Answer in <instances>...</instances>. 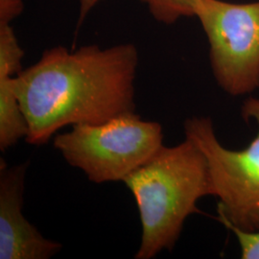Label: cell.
<instances>
[{
  "label": "cell",
  "instance_id": "cell-1",
  "mask_svg": "<svg viewBox=\"0 0 259 259\" xmlns=\"http://www.w3.org/2000/svg\"><path fill=\"white\" fill-rule=\"evenodd\" d=\"M138 65L139 52L132 44L46 50L13 78L27 122L26 142L42 145L65 126L98 125L136 112Z\"/></svg>",
  "mask_w": 259,
  "mask_h": 259
},
{
  "label": "cell",
  "instance_id": "cell-2",
  "mask_svg": "<svg viewBox=\"0 0 259 259\" xmlns=\"http://www.w3.org/2000/svg\"><path fill=\"white\" fill-rule=\"evenodd\" d=\"M123 183L136 200L141 222L136 259H152L172 250L185 220L199 211L198 201L213 196L206 157L186 138L176 146H162Z\"/></svg>",
  "mask_w": 259,
  "mask_h": 259
},
{
  "label": "cell",
  "instance_id": "cell-3",
  "mask_svg": "<svg viewBox=\"0 0 259 259\" xmlns=\"http://www.w3.org/2000/svg\"><path fill=\"white\" fill-rule=\"evenodd\" d=\"M159 123L136 112L98 125L78 124L57 135L53 145L70 166L95 184L123 182L163 146Z\"/></svg>",
  "mask_w": 259,
  "mask_h": 259
},
{
  "label": "cell",
  "instance_id": "cell-4",
  "mask_svg": "<svg viewBox=\"0 0 259 259\" xmlns=\"http://www.w3.org/2000/svg\"><path fill=\"white\" fill-rule=\"evenodd\" d=\"M242 110L244 119L254 118L259 126V99L250 98ZM184 127L185 138L206 157L223 223L243 232H259V129L248 147L233 151L220 143L210 117L187 118Z\"/></svg>",
  "mask_w": 259,
  "mask_h": 259
},
{
  "label": "cell",
  "instance_id": "cell-5",
  "mask_svg": "<svg viewBox=\"0 0 259 259\" xmlns=\"http://www.w3.org/2000/svg\"><path fill=\"white\" fill-rule=\"evenodd\" d=\"M195 17L208 38L218 84L232 96L259 88V2L233 4L201 0Z\"/></svg>",
  "mask_w": 259,
  "mask_h": 259
},
{
  "label": "cell",
  "instance_id": "cell-6",
  "mask_svg": "<svg viewBox=\"0 0 259 259\" xmlns=\"http://www.w3.org/2000/svg\"><path fill=\"white\" fill-rule=\"evenodd\" d=\"M0 259H49L63 246L46 238L23 215V193L29 162L0 164Z\"/></svg>",
  "mask_w": 259,
  "mask_h": 259
},
{
  "label": "cell",
  "instance_id": "cell-7",
  "mask_svg": "<svg viewBox=\"0 0 259 259\" xmlns=\"http://www.w3.org/2000/svg\"><path fill=\"white\" fill-rule=\"evenodd\" d=\"M13 78L0 76V150L6 151L27 137L28 125L13 88Z\"/></svg>",
  "mask_w": 259,
  "mask_h": 259
},
{
  "label": "cell",
  "instance_id": "cell-8",
  "mask_svg": "<svg viewBox=\"0 0 259 259\" xmlns=\"http://www.w3.org/2000/svg\"><path fill=\"white\" fill-rule=\"evenodd\" d=\"M24 52L10 24L0 25V76L15 77L22 70Z\"/></svg>",
  "mask_w": 259,
  "mask_h": 259
},
{
  "label": "cell",
  "instance_id": "cell-9",
  "mask_svg": "<svg viewBox=\"0 0 259 259\" xmlns=\"http://www.w3.org/2000/svg\"><path fill=\"white\" fill-rule=\"evenodd\" d=\"M152 16L164 24L175 23L183 17H195L201 0H140Z\"/></svg>",
  "mask_w": 259,
  "mask_h": 259
},
{
  "label": "cell",
  "instance_id": "cell-10",
  "mask_svg": "<svg viewBox=\"0 0 259 259\" xmlns=\"http://www.w3.org/2000/svg\"><path fill=\"white\" fill-rule=\"evenodd\" d=\"M237 237L244 259H259V232H243L233 227H228Z\"/></svg>",
  "mask_w": 259,
  "mask_h": 259
},
{
  "label": "cell",
  "instance_id": "cell-11",
  "mask_svg": "<svg viewBox=\"0 0 259 259\" xmlns=\"http://www.w3.org/2000/svg\"><path fill=\"white\" fill-rule=\"evenodd\" d=\"M23 10L22 0H0V25H7Z\"/></svg>",
  "mask_w": 259,
  "mask_h": 259
},
{
  "label": "cell",
  "instance_id": "cell-12",
  "mask_svg": "<svg viewBox=\"0 0 259 259\" xmlns=\"http://www.w3.org/2000/svg\"><path fill=\"white\" fill-rule=\"evenodd\" d=\"M101 0H79L80 3V13H79V25L83 22V19L88 16V14L93 9L95 5H97Z\"/></svg>",
  "mask_w": 259,
  "mask_h": 259
}]
</instances>
